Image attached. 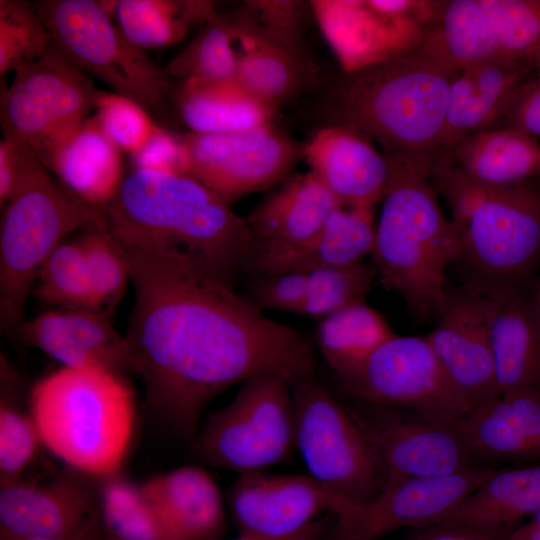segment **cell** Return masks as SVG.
<instances>
[{
    "instance_id": "6da1fadb",
    "label": "cell",
    "mask_w": 540,
    "mask_h": 540,
    "mask_svg": "<svg viewBox=\"0 0 540 540\" xmlns=\"http://www.w3.org/2000/svg\"><path fill=\"white\" fill-rule=\"evenodd\" d=\"M120 245L135 291L125 334L132 374L144 383L150 414L170 431L194 437L205 407L254 376L316 377L312 342L266 317L232 282L174 248Z\"/></svg>"
},
{
    "instance_id": "7a4b0ae2",
    "label": "cell",
    "mask_w": 540,
    "mask_h": 540,
    "mask_svg": "<svg viewBox=\"0 0 540 540\" xmlns=\"http://www.w3.org/2000/svg\"><path fill=\"white\" fill-rule=\"evenodd\" d=\"M229 204L190 175L132 169L102 212L120 243L180 250L232 282L258 240Z\"/></svg>"
},
{
    "instance_id": "3957f363",
    "label": "cell",
    "mask_w": 540,
    "mask_h": 540,
    "mask_svg": "<svg viewBox=\"0 0 540 540\" xmlns=\"http://www.w3.org/2000/svg\"><path fill=\"white\" fill-rule=\"evenodd\" d=\"M461 69L419 46L343 71L327 93L325 109L334 124L378 142L386 155L430 169L440 152L449 90Z\"/></svg>"
},
{
    "instance_id": "277c9868",
    "label": "cell",
    "mask_w": 540,
    "mask_h": 540,
    "mask_svg": "<svg viewBox=\"0 0 540 540\" xmlns=\"http://www.w3.org/2000/svg\"><path fill=\"white\" fill-rule=\"evenodd\" d=\"M386 156L389 176L375 228L372 265L381 285L399 294L417 319L436 320L448 289L446 269L460 258V234L439 206L429 169Z\"/></svg>"
},
{
    "instance_id": "5b68a950",
    "label": "cell",
    "mask_w": 540,
    "mask_h": 540,
    "mask_svg": "<svg viewBox=\"0 0 540 540\" xmlns=\"http://www.w3.org/2000/svg\"><path fill=\"white\" fill-rule=\"evenodd\" d=\"M28 401L42 445L65 465L95 477L120 472L136 417L124 375L60 367L29 388Z\"/></svg>"
},
{
    "instance_id": "8992f818",
    "label": "cell",
    "mask_w": 540,
    "mask_h": 540,
    "mask_svg": "<svg viewBox=\"0 0 540 540\" xmlns=\"http://www.w3.org/2000/svg\"><path fill=\"white\" fill-rule=\"evenodd\" d=\"M460 234L461 253L475 282L518 286L540 262V188L528 181L480 184L437 158L429 169Z\"/></svg>"
},
{
    "instance_id": "52a82bcc",
    "label": "cell",
    "mask_w": 540,
    "mask_h": 540,
    "mask_svg": "<svg viewBox=\"0 0 540 540\" xmlns=\"http://www.w3.org/2000/svg\"><path fill=\"white\" fill-rule=\"evenodd\" d=\"M0 228V330L14 334L24 319L37 274L66 236L97 217L26 145L16 189Z\"/></svg>"
},
{
    "instance_id": "ba28073f",
    "label": "cell",
    "mask_w": 540,
    "mask_h": 540,
    "mask_svg": "<svg viewBox=\"0 0 540 540\" xmlns=\"http://www.w3.org/2000/svg\"><path fill=\"white\" fill-rule=\"evenodd\" d=\"M34 6L54 44L74 65L151 116H168L169 76L146 50L128 39L100 1L41 0Z\"/></svg>"
},
{
    "instance_id": "9c48e42d",
    "label": "cell",
    "mask_w": 540,
    "mask_h": 540,
    "mask_svg": "<svg viewBox=\"0 0 540 540\" xmlns=\"http://www.w3.org/2000/svg\"><path fill=\"white\" fill-rule=\"evenodd\" d=\"M101 91L54 44L19 68L1 92L3 135L25 143L50 171L60 150L96 110Z\"/></svg>"
},
{
    "instance_id": "30bf717a",
    "label": "cell",
    "mask_w": 540,
    "mask_h": 540,
    "mask_svg": "<svg viewBox=\"0 0 540 540\" xmlns=\"http://www.w3.org/2000/svg\"><path fill=\"white\" fill-rule=\"evenodd\" d=\"M193 447L206 464L238 475L285 461L295 447L291 380L265 373L244 382L229 404L208 417Z\"/></svg>"
},
{
    "instance_id": "8fae6325",
    "label": "cell",
    "mask_w": 540,
    "mask_h": 540,
    "mask_svg": "<svg viewBox=\"0 0 540 540\" xmlns=\"http://www.w3.org/2000/svg\"><path fill=\"white\" fill-rule=\"evenodd\" d=\"M295 447L308 474L342 499L366 503L384 488V476L356 418L316 377L292 383Z\"/></svg>"
},
{
    "instance_id": "7c38bea8",
    "label": "cell",
    "mask_w": 540,
    "mask_h": 540,
    "mask_svg": "<svg viewBox=\"0 0 540 540\" xmlns=\"http://www.w3.org/2000/svg\"><path fill=\"white\" fill-rule=\"evenodd\" d=\"M422 48L464 68L500 59L540 67V0L436 1Z\"/></svg>"
},
{
    "instance_id": "4fadbf2b",
    "label": "cell",
    "mask_w": 540,
    "mask_h": 540,
    "mask_svg": "<svg viewBox=\"0 0 540 540\" xmlns=\"http://www.w3.org/2000/svg\"><path fill=\"white\" fill-rule=\"evenodd\" d=\"M339 381L346 393L365 404L423 417L457 420L472 409L426 336L395 334Z\"/></svg>"
},
{
    "instance_id": "5bb4252c",
    "label": "cell",
    "mask_w": 540,
    "mask_h": 540,
    "mask_svg": "<svg viewBox=\"0 0 540 540\" xmlns=\"http://www.w3.org/2000/svg\"><path fill=\"white\" fill-rule=\"evenodd\" d=\"M369 406L367 412L352 414L376 452L384 488L408 478L448 476L488 467L474 454L461 418L435 419L406 415L397 408Z\"/></svg>"
},
{
    "instance_id": "9a60e30c",
    "label": "cell",
    "mask_w": 540,
    "mask_h": 540,
    "mask_svg": "<svg viewBox=\"0 0 540 540\" xmlns=\"http://www.w3.org/2000/svg\"><path fill=\"white\" fill-rule=\"evenodd\" d=\"M436 2L311 1L312 12L343 71L363 69L417 49Z\"/></svg>"
},
{
    "instance_id": "2e32d148",
    "label": "cell",
    "mask_w": 540,
    "mask_h": 540,
    "mask_svg": "<svg viewBox=\"0 0 540 540\" xmlns=\"http://www.w3.org/2000/svg\"><path fill=\"white\" fill-rule=\"evenodd\" d=\"M180 137L186 174L228 203L272 186L303 156V147L271 123L224 134L189 131Z\"/></svg>"
},
{
    "instance_id": "e0dca14e",
    "label": "cell",
    "mask_w": 540,
    "mask_h": 540,
    "mask_svg": "<svg viewBox=\"0 0 540 540\" xmlns=\"http://www.w3.org/2000/svg\"><path fill=\"white\" fill-rule=\"evenodd\" d=\"M98 477L67 465L51 480H20L0 488V540L48 537L107 540L99 503Z\"/></svg>"
},
{
    "instance_id": "ac0fdd59",
    "label": "cell",
    "mask_w": 540,
    "mask_h": 540,
    "mask_svg": "<svg viewBox=\"0 0 540 540\" xmlns=\"http://www.w3.org/2000/svg\"><path fill=\"white\" fill-rule=\"evenodd\" d=\"M483 467L448 476L401 480L366 503L344 501L335 515L334 540H377L402 527L436 524L493 472Z\"/></svg>"
},
{
    "instance_id": "d6986e66",
    "label": "cell",
    "mask_w": 540,
    "mask_h": 540,
    "mask_svg": "<svg viewBox=\"0 0 540 540\" xmlns=\"http://www.w3.org/2000/svg\"><path fill=\"white\" fill-rule=\"evenodd\" d=\"M436 320L437 326L426 338L472 409L499 396L489 339L488 300L483 288L472 281L447 289Z\"/></svg>"
},
{
    "instance_id": "ffe728a7",
    "label": "cell",
    "mask_w": 540,
    "mask_h": 540,
    "mask_svg": "<svg viewBox=\"0 0 540 540\" xmlns=\"http://www.w3.org/2000/svg\"><path fill=\"white\" fill-rule=\"evenodd\" d=\"M231 516L240 533L287 535L325 513L335 515L344 499L309 474H241L227 494Z\"/></svg>"
},
{
    "instance_id": "44dd1931",
    "label": "cell",
    "mask_w": 540,
    "mask_h": 540,
    "mask_svg": "<svg viewBox=\"0 0 540 540\" xmlns=\"http://www.w3.org/2000/svg\"><path fill=\"white\" fill-rule=\"evenodd\" d=\"M15 335L21 345L42 351L61 367H100L124 376L132 373L125 335L101 311L49 308L24 320Z\"/></svg>"
},
{
    "instance_id": "7402d4cb",
    "label": "cell",
    "mask_w": 540,
    "mask_h": 540,
    "mask_svg": "<svg viewBox=\"0 0 540 540\" xmlns=\"http://www.w3.org/2000/svg\"><path fill=\"white\" fill-rule=\"evenodd\" d=\"M372 207L342 205L310 238L293 244L258 241L247 272L254 276L310 272L362 262L375 239Z\"/></svg>"
},
{
    "instance_id": "603a6c76",
    "label": "cell",
    "mask_w": 540,
    "mask_h": 540,
    "mask_svg": "<svg viewBox=\"0 0 540 540\" xmlns=\"http://www.w3.org/2000/svg\"><path fill=\"white\" fill-rule=\"evenodd\" d=\"M478 284L488 300L489 339L499 395L540 391V322L531 296L518 286Z\"/></svg>"
},
{
    "instance_id": "cb8c5ba5",
    "label": "cell",
    "mask_w": 540,
    "mask_h": 540,
    "mask_svg": "<svg viewBox=\"0 0 540 540\" xmlns=\"http://www.w3.org/2000/svg\"><path fill=\"white\" fill-rule=\"evenodd\" d=\"M314 173L346 206L374 207L381 201L389 162L371 140L352 128L331 124L303 147Z\"/></svg>"
},
{
    "instance_id": "d4e9b609",
    "label": "cell",
    "mask_w": 540,
    "mask_h": 540,
    "mask_svg": "<svg viewBox=\"0 0 540 540\" xmlns=\"http://www.w3.org/2000/svg\"><path fill=\"white\" fill-rule=\"evenodd\" d=\"M312 75L311 61L299 39L267 28L250 10L240 12L235 80L246 91L275 110L308 84Z\"/></svg>"
},
{
    "instance_id": "484cf974",
    "label": "cell",
    "mask_w": 540,
    "mask_h": 540,
    "mask_svg": "<svg viewBox=\"0 0 540 540\" xmlns=\"http://www.w3.org/2000/svg\"><path fill=\"white\" fill-rule=\"evenodd\" d=\"M534 68L508 60H488L461 69L451 84L440 150L491 129Z\"/></svg>"
},
{
    "instance_id": "4316f807",
    "label": "cell",
    "mask_w": 540,
    "mask_h": 540,
    "mask_svg": "<svg viewBox=\"0 0 540 540\" xmlns=\"http://www.w3.org/2000/svg\"><path fill=\"white\" fill-rule=\"evenodd\" d=\"M169 540H217L226 529L220 490L203 468L183 466L140 484Z\"/></svg>"
},
{
    "instance_id": "83f0119b",
    "label": "cell",
    "mask_w": 540,
    "mask_h": 540,
    "mask_svg": "<svg viewBox=\"0 0 540 540\" xmlns=\"http://www.w3.org/2000/svg\"><path fill=\"white\" fill-rule=\"evenodd\" d=\"M479 461L540 459V391L520 390L486 401L460 419Z\"/></svg>"
},
{
    "instance_id": "f1b7e54d",
    "label": "cell",
    "mask_w": 540,
    "mask_h": 540,
    "mask_svg": "<svg viewBox=\"0 0 540 540\" xmlns=\"http://www.w3.org/2000/svg\"><path fill=\"white\" fill-rule=\"evenodd\" d=\"M538 510L540 464L494 469L477 489L436 524L461 525L506 538Z\"/></svg>"
},
{
    "instance_id": "f546056e",
    "label": "cell",
    "mask_w": 540,
    "mask_h": 540,
    "mask_svg": "<svg viewBox=\"0 0 540 540\" xmlns=\"http://www.w3.org/2000/svg\"><path fill=\"white\" fill-rule=\"evenodd\" d=\"M50 172L76 197L98 210L112 202L126 176L123 151L94 115L60 150Z\"/></svg>"
},
{
    "instance_id": "4dcf8cb0",
    "label": "cell",
    "mask_w": 540,
    "mask_h": 540,
    "mask_svg": "<svg viewBox=\"0 0 540 540\" xmlns=\"http://www.w3.org/2000/svg\"><path fill=\"white\" fill-rule=\"evenodd\" d=\"M437 157L488 186L525 182L540 172V147L535 137L509 128L470 135L440 150Z\"/></svg>"
},
{
    "instance_id": "1f68e13d",
    "label": "cell",
    "mask_w": 540,
    "mask_h": 540,
    "mask_svg": "<svg viewBox=\"0 0 540 540\" xmlns=\"http://www.w3.org/2000/svg\"><path fill=\"white\" fill-rule=\"evenodd\" d=\"M344 204L311 171L287 181L245 218L258 241L293 244L313 236Z\"/></svg>"
},
{
    "instance_id": "d6a6232c",
    "label": "cell",
    "mask_w": 540,
    "mask_h": 540,
    "mask_svg": "<svg viewBox=\"0 0 540 540\" xmlns=\"http://www.w3.org/2000/svg\"><path fill=\"white\" fill-rule=\"evenodd\" d=\"M176 104L190 132L203 134L233 133L267 125L275 111L235 79L183 80Z\"/></svg>"
},
{
    "instance_id": "836d02e7",
    "label": "cell",
    "mask_w": 540,
    "mask_h": 540,
    "mask_svg": "<svg viewBox=\"0 0 540 540\" xmlns=\"http://www.w3.org/2000/svg\"><path fill=\"white\" fill-rule=\"evenodd\" d=\"M217 14L209 1L118 0L115 20L131 42L147 50L177 44Z\"/></svg>"
},
{
    "instance_id": "e575fe53",
    "label": "cell",
    "mask_w": 540,
    "mask_h": 540,
    "mask_svg": "<svg viewBox=\"0 0 540 540\" xmlns=\"http://www.w3.org/2000/svg\"><path fill=\"white\" fill-rule=\"evenodd\" d=\"M394 335L385 317L365 302L322 319L316 333L320 353L338 379L357 370Z\"/></svg>"
},
{
    "instance_id": "d590c367",
    "label": "cell",
    "mask_w": 540,
    "mask_h": 540,
    "mask_svg": "<svg viewBox=\"0 0 540 540\" xmlns=\"http://www.w3.org/2000/svg\"><path fill=\"white\" fill-rule=\"evenodd\" d=\"M28 395L23 378L1 355L0 487L20 481L42 445Z\"/></svg>"
},
{
    "instance_id": "8d00e7d4",
    "label": "cell",
    "mask_w": 540,
    "mask_h": 540,
    "mask_svg": "<svg viewBox=\"0 0 540 540\" xmlns=\"http://www.w3.org/2000/svg\"><path fill=\"white\" fill-rule=\"evenodd\" d=\"M238 13L217 14L164 68L170 77L221 81L235 79L238 62Z\"/></svg>"
},
{
    "instance_id": "74e56055",
    "label": "cell",
    "mask_w": 540,
    "mask_h": 540,
    "mask_svg": "<svg viewBox=\"0 0 540 540\" xmlns=\"http://www.w3.org/2000/svg\"><path fill=\"white\" fill-rule=\"evenodd\" d=\"M97 489L107 540H169L140 484L118 472L98 477Z\"/></svg>"
},
{
    "instance_id": "f35d334b",
    "label": "cell",
    "mask_w": 540,
    "mask_h": 540,
    "mask_svg": "<svg viewBox=\"0 0 540 540\" xmlns=\"http://www.w3.org/2000/svg\"><path fill=\"white\" fill-rule=\"evenodd\" d=\"M79 239L96 309L110 315L131 281L129 259L109 229L102 210Z\"/></svg>"
},
{
    "instance_id": "ab89813d",
    "label": "cell",
    "mask_w": 540,
    "mask_h": 540,
    "mask_svg": "<svg viewBox=\"0 0 540 540\" xmlns=\"http://www.w3.org/2000/svg\"><path fill=\"white\" fill-rule=\"evenodd\" d=\"M377 272L363 261L307 272V289L296 314L321 321L353 304L365 302Z\"/></svg>"
},
{
    "instance_id": "60d3db41",
    "label": "cell",
    "mask_w": 540,
    "mask_h": 540,
    "mask_svg": "<svg viewBox=\"0 0 540 540\" xmlns=\"http://www.w3.org/2000/svg\"><path fill=\"white\" fill-rule=\"evenodd\" d=\"M33 293L50 308L97 310L79 239L53 251L37 274Z\"/></svg>"
},
{
    "instance_id": "b9f144b4",
    "label": "cell",
    "mask_w": 540,
    "mask_h": 540,
    "mask_svg": "<svg viewBox=\"0 0 540 540\" xmlns=\"http://www.w3.org/2000/svg\"><path fill=\"white\" fill-rule=\"evenodd\" d=\"M53 46V38L34 4L0 0L1 77L38 60Z\"/></svg>"
},
{
    "instance_id": "7bdbcfd3",
    "label": "cell",
    "mask_w": 540,
    "mask_h": 540,
    "mask_svg": "<svg viewBox=\"0 0 540 540\" xmlns=\"http://www.w3.org/2000/svg\"><path fill=\"white\" fill-rule=\"evenodd\" d=\"M94 116L106 134L131 157L145 145L157 125L144 108L113 92L101 91Z\"/></svg>"
},
{
    "instance_id": "ee69618b",
    "label": "cell",
    "mask_w": 540,
    "mask_h": 540,
    "mask_svg": "<svg viewBox=\"0 0 540 540\" xmlns=\"http://www.w3.org/2000/svg\"><path fill=\"white\" fill-rule=\"evenodd\" d=\"M307 289V273L287 272L254 276L247 297L256 309L296 314Z\"/></svg>"
},
{
    "instance_id": "f6af8a7d",
    "label": "cell",
    "mask_w": 540,
    "mask_h": 540,
    "mask_svg": "<svg viewBox=\"0 0 540 540\" xmlns=\"http://www.w3.org/2000/svg\"><path fill=\"white\" fill-rule=\"evenodd\" d=\"M133 169L186 174L185 149L180 135L156 125L145 145L131 157Z\"/></svg>"
},
{
    "instance_id": "bcb514c9",
    "label": "cell",
    "mask_w": 540,
    "mask_h": 540,
    "mask_svg": "<svg viewBox=\"0 0 540 540\" xmlns=\"http://www.w3.org/2000/svg\"><path fill=\"white\" fill-rule=\"evenodd\" d=\"M492 128L540 136V80H530L521 87Z\"/></svg>"
},
{
    "instance_id": "7dc6e473",
    "label": "cell",
    "mask_w": 540,
    "mask_h": 540,
    "mask_svg": "<svg viewBox=\"0 0 540 540\" xmlns=\"http://www.w3.org/2000/svg\"><path fill=\"white\" fill-rule=\"evenodd\" d=\"M26 144L12 136L0 141V204L12 197L20 177Z\"/></svg>"
},
{
    "instance_id": "c3c4849f",
    "label": "cell",
    "mask_w": 540,
    "mask_h": 540,
    "mask_svg": "<svg viewBox=\"0 0 540 540\" xmlns=\"http://www.w3.org/2000/svg\"><path fill=\"white\" fill-rule=\"evenodd\" d=\"M414 540H505L498 536L455 524H435L423 528Z\"/></svg>"
},
{
    "instance_id": "681fc988",
    "label": "cell",
    "mask_w": 540,
    "mask_h": 540,
    "mask_svg": "<svg viewBox=\"0 0 540 540\" xmlns=\"http://www.w3.org/2000/svg\"><path fill=\"white\" fill-rule=\"evenodd\" d=\"M329 527L327 516H323L303 529L287 535L240 533L234 540H321Z\"/></svg>"
},
{
    "instance_id": "f907efd6",
    "label": "cell",
    "mask_w": 540,
    "mask_h": 540,
    "mask_svg": "<svg viewBox=\"0 0 540 540\" xmlns=\"http://www.w3.org/2000/svg\"><path fill=\"white\" fill-rule=\"evenodd\" d=\"M505 540H540V510L515 528Z\"/></svg>"
},
{
    "instance_id": "816d5d0a",
    "label": "cell",
    "mask_w": 540,
    "mask_h": 540,
    "mask_svg": "<svg viewBox=\"0 0 540 540\" xmlns=\"http://www.w3.org/2000/svg\"><path fill=\"white\" fill-rule=\"evenodd\" d=\"M534 309L540 322V279L536 285L534 293L531 296Z\"/></svg>"
},
{
    "instance_id": "f5cc1de1",
    "label": "cell",
    "mask_w": 540,
    "mask_h": 540,
    "mask_svg": "<svg viewBox=\"0 0 540 540\" xmlns=\"http://www.w3.org/2000/svg\"><path fill=\"white\" fill-rule=\"evenodd\" d=\"M5 540H68V539L48 538V537H22V538L5 539Z\"/></svg>"
}]
</instances>
